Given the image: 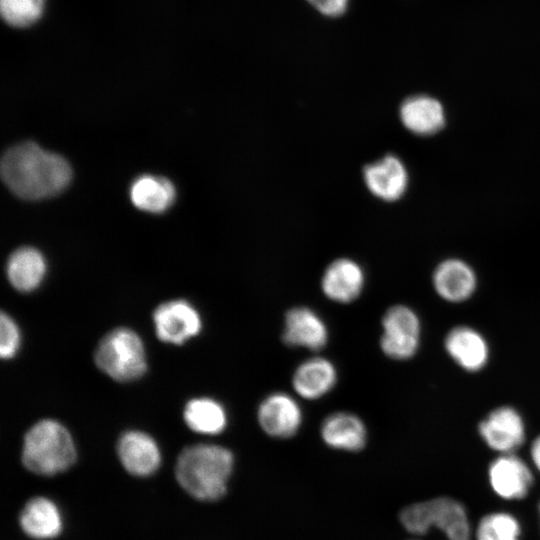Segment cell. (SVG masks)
<instances>
[{
  "mask_svg": "<svg viewBox=\"0 0 540 540\" xmlns=\"http://www.w3.org/2000/svg\"><path fill=\"white\" fill-rule=\"evenodd\" d=\"M531 460L537 469V471L540 473V435L535 438L531 445Z\"/></svg>",
  "mask_w": 540,
  "mask_h": 540,
  "instance_id": "obj_28",
  "label": "cell"
},
{
  "mask_svg": "<svg viewBox=\"0 0 540 540\" xmlns=\"http://www.w3.org/2000/svg\"><path fill=\"white\" fill-rule=\"evenodd\" d=\"M22 531L30 538L49 540L63 529V518L58 506L49 498L37 496L24 505L19 514Z\"/></svg>",
  "mask_w": 540,
  "mask_h": 540,
  "instance_id": "obj_20",
  "label": "cell"
},
{
  "mask_svg": "<svg viewBox=\"0 0 540 540\" xmlns=\"http://www.w3.org/2000/svg\"><path fill=\"white\" fill-rule=\"evenodd\" d=\"M153 321L158 338L172 344H183L202 328L198 311L185 300L162 303L155 309Z\"/></svg>",
  "mask_w": 540,
  "mask_h": 540,
  "instance_id": "obj_9",
  "label": "cell"
},
{
  "mask_svg": "<svg viewBox=\"0 0 540 540\" xmlns=\"http://www.w3.org/2000/svg\"><path fill=\"white\" fill-rule=\"evenodd\" d=\"M364 283L362 267L352 259L339 258L325 269L321 278V289L328 299L347 304L360 296Z\"/></svg>",
  "mask_w": 540,
  "mask_h": 540,
  "instance_id": "obj_15",
  "label": "cell"
},
{
  "mask_svg": "<svg viewBox=\"0 0 540 540\" xmlns=\"http://www.w3.org/2000/svg\"><path fill=\"white\" fill-rule=\"evenodd\" d=\"M257 421L270 437L287 439L300 429L303 413L298 401L288 393L278 391L267 395L257 409Z\"/></svg>",
  "mask_w": 540,
  "mask_h": 540,
  "instance_id": "obj_7",
  "label": "cell"
},
{
  "mask_svg": "<svg viewBox=\"0 0 540 540\" xmlns=\"http://www.w3.org/2000/svg\"><path fill=\"white\" fill-rule=\"evenodd\" d=\"M363 180L378 199L393 202L401 199L409 186V173L404 162L394 154H387L363 169Z\"/></svg>",
  "mask_w": 540,
  "mask_h": 540,
  "instance_id": "obj_11",
  "label": "cell"
},
{
  "mask_svg": "<svg viewBox=\"0 0 540 540\" xmlns=\"http://www.w3.org/2000/svg\"><path fill=\"white\" fill-rule=\"evenodd\" d=\"M320 435L330 448L347 452L360 451L367 442L365 423L360 417L347 411L327 415L321 424Z\"/></svg>",
  "mask_w": 540,
  "mask_h": 540,
  "instance_id": "obj_18",
  "label": "cell"
},
{
  "mask_svg": "<svg viewBox=\"0 0 540 540\" xmlns=\"http://www.w3.org/2000/svg\"><path fill=\"white\" fill-rule=\"evenodd\" d=\"M538 516H539V526H540V502L538 504Z\"/></svg>",
  "mask_w": 540,
  "mask_h": 540,
  "instance_id": "obj_29",
  "label": "cell"
},
{
  "mask_svg": "<svg viewBox=\"0 0 540 540\" xmlns=\"http://www.w3.org/2000/svg\"><path fill=\"white\" fill-rule=\"evenodd\" d=\"M117 451L125 470L134 476H149L157 471L161 463L158 445L141 431L124 433L119 439Z\"/></svg>",
  "mask_w": 540,
  "mask_h": 540,
  "instance_id": "obj_16",
  "label": "cell"
},
{
  "mask_svg": "<svg viewBox=\"0 0 540 540\" xmlns=\"http://www.w3.org/2000/svg\"><path fill=\"white\" fill-rule=\"evenodd\" d=\"M76 456L70 433L55 420H41L25 435L22 462L35 474L52 476L64 472L74 464Z\"/></svg>",
  "mask_w": 540,
  "mask_h": 540,
  "instance_id": "obj_4",
  "label": "cell"
},
{
  "mask_svg": "<svg viewBox=\"0 0 540 540\" xmlns=\"http://www.w3.org/2000/svg\"><path fill=\"white\" fill-rule=\"evenodd\" d=\"M46 273V260L33 247L15 250L7 262V276L12 286L22 292L36 289Z\"/></svg>",
  "mask_w": 540,
  "mask_h": 540,
  "instance_id": "obj_22",
  "label": "cell"
},
{
  "mask_svg": "<svg viewBox=\"0 0 540 540\" xmlns=\"http://www.w3.org/2000/svg\"><path fill=\"white\" fill-rule=\"evenodd\" d=\"M399 118L405 129L422 137L438 134L447 122L442 103L426 94L407 97L400 105Z\"/></svg>",
  "mask_w": 540,
  "mask_h": 540,
  "instance_id": "obj_14",
  "label": "cell"
},
{
  "mask_svg": "<svg viewBox=\"0 0 540 540\" xmlns=\"http://www.w3.org/2000/svg\"><path fill=\"white\" fill-rule=\"evenodd\" d=\"M399 521L413 537L433 533L440 540H473V528L465 506L450 496L407 505L400 511Z\"/></svg>",
  "mask_w": 540,
  "mask_h": 540,
  "instance_id": "obj_3",
  "label": "cell"
},
{
  "mask_svg": "<svg viewBox=\"0 0 540 540\" xmlns=\"http://www.w3.org/2000/svg\"><path fill=\"white\" fill-rule=\"evenodd\" d=\"M321 14L338 17L348 8L349 0H306Z\"/></svg>",
  "mask_w": 540,
  "mask_h": 540,
  "instance_id": "obj_27",
  "label": "cell"
},
{
  "mask_svg": "<svg viewBox=\"0 0 540 540\" xmlns=\"http://www.w3.org/2000/svg\"><path fill=\"white\" fill-rule=\"evenodd\" d=\"M408 540H423V539L420 538V537H413V538H410V539H408Z\"/></svg>",
  "mask_w": 540,
  "mask_h": 540,
  "instance_id": "obj_30",
  "label": "cell"
},
{
  "mask_svg": "<svg viewBox=\"0 0 540 540\" xmlns=\"http://www.w3.org/2000/svg\"><path fill=\"white\" fill-rule=\"evenodd\" d=\"M479 434L492 450L513 453L525 441V425L519 412L510 406L491 411L479 423Z\"/></svg>",
  "mask_w": 540,
  "mask_h": 540,
  "instance_id": "obj_10",
  "label": "cell"
},
{
  "mask_svg": "<svg viewBox=\"0 0 540 540\" xmlns=\"http://www.w3.org/2000/svg\"><path fill=\"white\" fill-rule=\"evenodd\" d=\"M184 420L191 430L205 435L223 432L228 423L223 405L208 397L190 400L184 409Z\"/></svg>",
  "mask_w": 540,
  "mask_h": 540,
  "instance_id": "obj_23",
  "label": "cell"
},
{
  "mask_svg": "<svg viewBox=\"0 0 540 540\" xmlns=\"http://www.w3.org/2000/svg\"><path fill=\"white\" fill-rule=\"evenodd\" d=\"M5 185L26 200L49 198L62 192L70 183L72 170L60 155L24 142L9 148L1 159Z\"/></svg>",
  "mask_w": 540,
  "mask_h": 540,
  "instance_id": "obj_1",
  "label": "cell"
},
{
  "mask_svg": "<svg viewBox=\"0 0 540 540\" xmlns=\"http://www.w3.org/2000/svg\"><path fill=\"white\" fill-rule=\"evenodd\" d=\"M176 190L165 177L142 175L130 186V199L135 207L150 213H161L175 201Z\"/></svg>",
  "mask_w": 540,
  "mask_h": 540,
  "instance_id": "obj_21",
  "label": "cell"
},
{
  "mask_svg": "<svg viewBox=\"0 0 540 540\" xmlns=\"http://www.w3.org/2000/svg\"><path fill=\"white\" fill-rule=\"evenodd\" d=\"M234 468V455L226 447L196 444L186 447L177 459L175 475L193 498L214 502L223 498Z\"/></svg>",
  "mask_w": 540,
  "mask_h": 540,
  "instance_id": "obj_2",
  "label": "cell"
},
{
  "mask_svg": "<svg viewBox=\"0 0 540 540\" xmlns=\"http://www.w3.org/2000/svg\"><path fill=\"white\" fill-rule=\"evenodd\" d=\"M337 378L335 365L325 357L315 356L297 366L292 375V387L301 398L316 400L335 387Z\"/></svg>",
  "mask_w": 540,
  "mask_h": 540,
  "instance_id": "obj_17",
  "label": "cell"
},
{
  "mask_svg": "<svg viewBox=\"0 0 540 540\" xmlns=\"http://www.w3.org/2000/svg\"><path fill=\"white\" fill-rule=\"evenodd\" d=\"M522 526L508 511H492L483 515L473 528V540H520Z\"/></svg>",
  "mask_w": 540,
  "mask_h": 540,
  "instance_id": "obj_24",
  "label": "cell"
},
{
  "mask_svg": "<svg viewBox=\"0 0 540 540\" xmlns=\"http://www.w3.org/2000/svg\"><path fill=\"white\" fill-rule=\"evenodd\" d=\"M448 355L464 370L475 372L482 369L489 358V347L485 338L468 326H456L445 337Z\"/></svg>",
  "mask_w": 540,
  "mask_h": 540,
  "instance_id": "obj_19",
  "label": "cell"
},
{
  "mask_svg": "<svg viewBox=\"0 0 540 540\" xmlns=\"http://www.w3.org/2000/svg\"><path fill=\"white\" fill-rule=\"evenodd\" d=\"M477 275L463 259L450 257L434 268L432 284L439 297L451 303L469 299L477 288Z\"/></svg>",
  "mask_w": 540,
  "mask_h": 540,
  "instance_id": "obj_13",
  "label": "cell"
},
{
  "mask_svg": "<svg viewBox=\"0 0 540 540\" xmlns=\"http://www.w3.org/2000/svg\"><path fill=\"white\" fill-rule=\"evenodd\" d=\"M328 338L325 321L313 309L297 306L286 312L282 331L285 345L318 351L326 346Z\"/></svg>",
  "mask_w": 540,
  "mask_h": 540,
  "instance_id": "obj_12",
  "label": "cell"
},
{
  "mask_svg": "<svg viewBox=\"0 0 540 540\" xmlns=\"http://www.w3.org/2000/svg\"><path fill=\"white\" fill-rule=\"evenodd\" d=\"M488 481L492 491L506 501L526 498L533 486L531 469L513 453L500 454L488 467Z\"/></svg>",
  "mask_w": 540,
  "mask_h": 540,
  "instance_id": "obj_8",
  "label": "cell"
},
{
  "mask_svg": "<svg viewBox=\"0 0 540 540\" xmlns=\"http://www.w3.org/2000/svg\"><path fill=\"white\" fill-rule=\"evenodd\" d=\"M94 359L100 370L121 382L138 379L147 368L143 343L128 328L107 333L99 342Z\"/></svg>",
  "mask_w": 540,
  "mask_h": 540,
  "instance_id": "obj_5",
  "label": "cell"
},
{
  "mask_svg": "<svg viewBox=\"0 0 540 540\" xmlns=\"http://www.w3.org/2000/svg\"><path fill=\"white\" fill-rule=\"evenodd\" d=\"M0 354L3 359L15 356L20 346V332L14 320L6 313L0 319Z\"/></svg>",
  "mask_w": 540,
  "mask_h": 540,
  "instance_id": "obj_26",
  "label": "cell"
},
{
  "mask_svg": "<svg viewBox=\"0 0 540 540\" xmlns=\"http://www.w3.org/2000/svg\"><path fill=\"white\" fill-rule=\"evenodd\" d=\"M45 0H0L4 21L14 27H26L42 15Z\"/></svg>",
  "mask_w": 540,
  "mask_h": 540,
  "instance_id": "obj_25",
  "label": "cell"
},
{
  "mask_svg": "<svg viewBox=\"0 0 540 540\" xmlns=\"http://www.w3.org/2000/svg\"><path fill=\"white\" fill-rule=\"evenodd\" d=\"M380 348L393 360H408L413 357L420 344L421 324L418 315L402 304L391 306L382 320Z\"/></svg>",
  "mask_w": 540,
  "mask_h": 540,
  "instance_id": "obj_6",
  "label": "cell"
}]
</instances>
